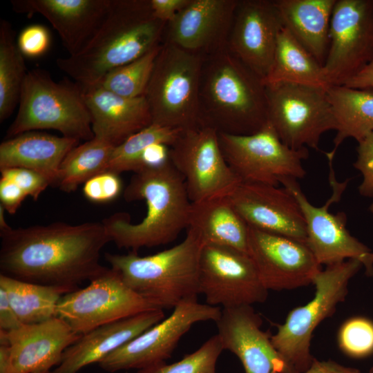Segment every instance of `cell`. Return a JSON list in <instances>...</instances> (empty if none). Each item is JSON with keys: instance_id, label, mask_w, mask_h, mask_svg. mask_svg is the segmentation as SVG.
I'll return each instance as SVG.
<instances>
[{"instance_id": "cell-10", "label": "cell", "mask_w": 373, "mask_h": 373, "mask_svg": "<svg viewBox=\"0 0 373 373\" xmlns=\"http://www.w3.org/2000/svg\"><path fill=\"white\" fill-rule=\"evenodd\" d=\"M329 180L332 193L326 202L314 206L303 192L298 180L282 178L279 183L290 191L300 204L306 223L305 245L320 265L326 266L348 259L358 260L365 267V274L373 277V251L350 234L346 227L344 213L329 211L333 203L338 202L347 187L348 180L338 182L334 175L332 162H329Z\"/></svg>"}, {"instance_id": "cell-6", "label": "cell", "mask_w": 373, "mask_h": 373, "mask_svg": "<svg viewBox=\"0 0 373 373\" xmlns=\"http://www.w3.org/2000/svg\"><path fill=\"white\" fill-rule=\"evenodd\" d=\"M43 129L56 130L79 141L94 137L82 86L66 78L57 82L47 70L35 68L27 73L6 139Z\"/></svg>"}, {"instance_id": "cell-22", "label": "cell", "mask_w": 373, "mask_h": 373, "mask_svg": "<svg viewBox=\"0 0 373 373\" xmlns=\"http://www.w3.org/2000/svg\"><path fill=\"white\" fill-rule=\"evenodd\" d=\"M216 323L224 350L238 357L245 373H291L252 305L222 308Z\"/></svg>"}, {"instance_id": "cell-46", "label": "cell", "mask_w": 373, "mask_h": 373, "mask_svg": "<svg viewBox=\"0 0 373 373\" xmlns=\"http://www.w3.org/2000/svg\"><path fill=\"white\" fill-rule=\"evenodd\" d=\"M303 373H361V371L333 360L319 361L314 358L309 368Z\"/></svg>"}, {"instance_id": "cell-11", "label": "cell", "mask_w": 373, "mask_h": 373, "mask_svg": "<svg viewBox=\"0 0 373 373\" xmlns=\"http://www.w3.org/2000/svg\"><path fill=\"white\" fill-rule=\"evenodd\" d=\"M218 141L224 160L242 182L278 186L282 178L298 180L306 174L302 162L308 149L285 145L269 122L251 135L218 133Z\"/></svg>"}, {"instance_id": "cell-16", "label": "cell", "mask_w": 373, "mask_h": 373, "mask_svg": "<svg viewBox=\"0 0 373 373\" xmlns=\"http://www.w3.org/2000/svg\"><path fill=\"white\" fill-rule=\"evenodd\" d=\"M199 280L200 294L211 306L252 305L264 303L268 296L249 255L230 247L203 246Z\"/></svg>"}, {"instance_id": "cell-21", "label": "cell", "mask_w": 373, "mask_h": 373, "mask_svg": "<svg viewBox=\"0 0 373 373\" xmlns=\"http://www.w3.org/2000/svg\"><path fill=\"white\" fill-rule=\"evenodd\" d=\"M238 0H190L166 24L163 41L202 55L227 46Z\"/></svg>"}, {"instance_id": "cell-37", "label": "cell", "mask_w": 373, "mask_h": 373, "mask_svg": "<svg viewBox=\"0 0 373 373\" xmlns=\"http://www.w3.org/2000/svg\"><path fill=\"white\" fill-rule=\"evenodd\" d=\"M337 343L341 352L353 358L373 354V321L363 316L347 319L340 327Z\"/></svg>"}, {"instance_id": "cell-32", "label": "cell", "mask_w": 373, "mask_h": 373, "mask_svg": "<svg viewBox=\"0 0 373 373\" xmlns=\"http://www.w3.org/2000/svg\"><path fill=\"white\" fill-rule=\"evenodd\" d=\"M24 55L15 40V31L7 20H0V122H4L19 104L27 75Z\"/></svg>"}, {"instance_id": "cell-50", "label": "cell", "mask_w": 373, "mask_h": 373, "mask_svg": "<svg viewBox=\"0 0 373 373\" xmlns=\"http://www.w3.org/2000/svg\"><path fill=\"white\" fill-rule=\"evenodd\" d=\"M368 373H373V366L370 369Z\"/></svg>"}, {"instance_id": "cell-13", "label": "cell", "mask_w": 373, "mask_h": 373, "mask_svg": "<svg viewBox=\"0 0 373 373\" xmlns=\"http://www.w3.org/2000/svg\"><path fill=\"white\" fill-rule=\"evenodd\" d=\"M222 309L203 304L197 298L183 300L164 318L133 340L113 351L98 364L109 372L144 370L166 363L179 341L195 323L216 322Z\"/></svg>"}, {"instance_id": "cell-24", "label": "cell", "mask_w": 373, "mask_h": 373, "mask_svg": "<svg viewBox=\"0 0 373 373\" xmlns=\"http://www.w3.org/2000/svg\"><path fill=\"white\" fill-rule=\"evenodd\" d=\"M82 87L95 137L116 147L152 124L150 108L144 96L124 97L99 84Z\"/></svg>"}, {"instance_id": "cell-2", "label": "cell", "mask_w": 373, "mask_h": 373, "mask_svg": "<svg viewBox=\"0 0 373 373\" xmlns=\"http://www.w3.org/2000/svg\"><path fill=\"white\" fill-rule=\"evenodd\" d=\"M166 23L156 19L150 0H111L102 25L78 53L58 58L57 67L83 86L142 57L164 39Z\"/></svg>"}, {"instance_id": "cell-48", "label": "cell", "mask_w": 373, "mask_h": 373, "mask_svg": "<svg viewBox=\"0 0 373 373\" xmlns=\"http://www.w3.org/2000/svg\"><path fill=\"white\" fill-rule=\"evenodd\" d=\"M43 373H61L59 370L55 368L54 370H49Z\"/></svg>"}, {"instance_id": "cell-5", "label": "cell", "mask_w": 373, "mask_h": 373, "mask_svg": "<svg viewBox=\"0 0 373 373\" xmlns=\"http://www.w3.org/2000/svg\"><path fill=\"white\" fill-rule=\"evenodd\" d=\"M204 246L199 235L188 228L179 244L147 256L106 253V260L124 283L155 307L174 309L200 294V259Z\"/></svg>"}, {"instance_id": "cell-49", "label": "cell", "mask_w": 373, "mask_h": 373, "mask_svg": "<svg viewBox=\"0 0 373 373\" xmlns=\"http://www.w3.org/2000/svg\"><path fill=\"white\" fill-rule=\"evenodd\" d=\"M369 210L370 211V212L373 213V202L370 204Z\"/></svg>"}, {"instance_id": "cell-23", "label": "cell", "mask_w": 373, "mask_h": 373, "mask_svg": "<svg viewBox=\"0 0 373 373\" xmlns=\"http://www.w3.org/2000/svg\"><path fill=\"white\" fill-rule=\"evenodd\" d=\"M111 0H12V10L31 17H44L73 55L81 51L99 29Z\"/></svg>"}, {"instance_id": "cell-34", "label": "cell", "mask_w": 373, "mask_h": 373, "mask_svg": "<svg viewBox=\"0 0 373 373\" xmlns=\"http://www.w3.org/2000/svg\"><path fill=\"white\" fill-rule=\"evenodd\" d=\"M183 130L152 124L135 133L116 146L111 155L107 171L120 174L136 172L144 149L154 143L171 146Z\"/></svg>"}, {"instance_id": "cell-14", "label": "cell", "mask_w": 373, "mask_h": 373, "mask_svg": "<svg viewBox=\"0 0 373 373\" xmlns=\"http://www.w3.org/2000/svg\"><path fill=\"white\" fill-rule=\"evenodd\" d=\"M160 309L130 289L120 276L106 268L83 289L64 295L57 316L79 335L102 325L142 312Z\"/></svg>"}, {"instance_id": "cell-27", "label": "cell", "mask_w": 373, "mask_h": 373, "mask_svg": "<svg viewBox=\"0 0 373 373\" xmlns=\"http://www.w3.org/2000/svg\"><path fill=\"white\" fill-rule=\"evenodd\" d=\"M336 0H276L283 23L323 66L329 46L330 21Z\"/></svg>"}, {"instance_id": "cell-41", "label": "cell", "mask_w": 373, "mask_h": 373, "mask_svg": "<svg viewBox=\"0 0 373 373\" xmlns=\"http://www.w3.org/2000/svg\"><path fill=\"white\" fill-rule=\"evenodd\" d=\"M17 42L24 56L37 57L48 50L50 35L45 26L33 24L27 26L20 32Z\"/></svg>"}, {"instance_id": "cell-42", "label": "cell", "mask_w": 373, "mask_h": 373, "mask_svg": "<svg viewBox=\"0 0 373 373\" xmlns=\"http://www.w3.org/2000/svg\"><path fill=\"white\" fill-rule=\"evenodd\" d=\"M27 196L26 193L13 181L1 177L0 205L5 211L10 214H15Z\"/></svg>"}, {"instance_id": "cell-45", "label": "cell", "mask_w": 373, "mask_h": 373, "mask_svg": "<svg viewBox=\"0 0 373 373\" xmlns=\"http://www.w3.org/2000/svg\"><path fill=\"white\" fill-rule=\"evenodd\" d=\"M22 325L11 307L5 290L0 287V329L12 330Z\"/></svg>"}, {"instance_id": "cell-43", "label": "cell", "mask_w": 373, "mask_h": 373, "mask_svg": "<svg viewBox=\"0 0 373 373\" xmlns=\"http://www.w3.org/2000/svg\"><path fill=\"white\" fill-rule=\"evenodd\" d=\"M171 162L170 146L163 143H154L143 151L137 171L162 167Z\"/></svg>"}, {"instance_id": "cell-18", "label": "cell", "mask_w": 373, "mask_h": 373, "mask_svg": "<svg viewBox=\"0 0 373 373\" xmlns=\"http://www.w3.org/2000/svg\"><path fill=\"white\" fill-rule=\"evenodd\" d=\"M248 227V255L268 291L312 284L322 269L305 243Z\"/></svg>"}, {"instance_id": "cell-33", "label": "cell", "mask_w": 373, "mask_h": 373, "mask_svg": "<svg viewBox=\"0 0 373 373\" xmlns=\"http://www.w3.org/2000/svg\"><path fill=\"white\" fill-rule=\"evenodd\" d=\"M115 148L95 137L77 145L62 162L57 186L70 193L93 176L107 171Z\"/></svg>"}, {"instance_id": "cell-15", "label": "cell", "mask_w": 373, "mask_h": 373, "mask_svg": "<svg viewBox=\"0 0 373 373\" xmlns=\"http://www.w3.org/2000/svg\"><path fill=\"white\" fill-rule=\"evenodd\" d=\"M373 60V0H336L323 65L329 86L344 85Z\"/></svg>"}, {"instance_id": "cell-35", "label": "cell", "mask_w": 373, "mask_h": 373, "mask_svg": "<svg viewBox=\"0 0 373 373\" xmlns=\"http://www.w3.org/2000/svg\"><path fill=\"white\" fill-rule=\"evenodd\" d=\"M162 44L135 60L109 71L97 84L124 97L144 96Z\"/></svg>"}, {"instance_id": "cell-4", "label": "cell", "mask_w": 373, "mask_h": 373, "mask_svg": "<svg viewBox=\"0 0 373 373\" xmlns=\"http://www.w3.org/2000/svg\"><path fill=\"white\" fill-rule=\"evenodd\" d=\"M200 125L246 135L268 122L264 81L227 47L203 57L199 90Z\"/></svg>"}, {"instance_id": "cell-28", "label": "cell", "mask_w": 373, "mask_h": 373, "mask_svg": "<svg viewBox=\"0 0 373 373\" xmlns=\"http://www.w3.org/2000/svg\"><path fill=\"white\" fill-rule=\"evenodd\" d=\"M188 228L199 235L204 245L230 247L248 254L249 227L229 196L191 202Z\"/></svg>"}, {"instance_id": "cell-36", "label": "cell", "mask_w": 373, "mask_h": 373, "mask_svg": "<svg viewBox=\"0 0 373 373\" xmlns=\"http://www.w3.org/2000/svg\"><path fill=\"white\" fill-rule=\"evenodd\" d=\"M223 350L222 341L217 334L209 338L197 350L185 355L175 363L138 370L137 373H216V363Z\"/></svg>"}, {"instance_id": "cell-47", "label": "cell", "mask_w": 373, "mask_h": 373, "mask_svg": "<svg viewBox=\"0 0 373 373\" xmlns=\"http://www.w3.org/2000/svg\"><path fill=\"white\" fill-rule=\"evenodd\" d=\"M344 85L354 88H373V60Z\"/></svg>"}, {"instance_id": "cell-39", "label": "cell", "mask_w": 373, "mask_h": 373, "mask_svg": "<svg viewBox=\"0 0 373 373\" xmlns=\"http://www.w3.org/2000/svg\"><path fill=\"white\" fill-rule=\"evenodd\" d=\"M358 143L353 166L363 176L358 192L363 197L373 198V131Z\"/></svg>"}, {"instance_id": "cell-40", "label": "cell", "mask_w": 373, "mask_h": 373, "mask_svg": "<svg viewBox=\"0 0 373 373\" xmlns=\"http://www.w3.org/2000/svg\"><path fill=\"white\" fill-rule=\"evenodd\" d=\"M0 171L2 178L13 181L34 200H37L41 193L48 186H51L50 181L46 177L33 170L12 167Z\"/></svg>"}, {"instance_id": "cell-9", "label": "cell", "mask_w": 373, "mask_h": 373, "mask_svg": "<svg viewBox=\"0 0 373 373\" xmlns=\"http://www.w3.org/2000/svg\"><path fill=\"white\" fill-rule=\"evenodd\" d=\"M265 86L268 122L282 142L293 149L318 150L323 134L336 129L326 90L294 83Z\"/></svg>"}, {"instance_id": "cell-20", "label": "cell", "mask_w": 373, "mask_h": 373, "mask_svg": "<svg viewBox=\"0 0 373 373\" xmlns=\"http://www.w3.org/2000/svg\"><path fill=\"white\" fill-rule=\"evenodd\" d=\"M229 198L248 226L305 244L304 215L299 203L286 188L241 182Z\"/></svg>"}, {"instance_id": "cell-31", "label": "cell", "mask_w": 373, "mask_h": 373, "mask_svg": "<svg viewBox=\"0 0 373 373\" xmlns=\"http://www.w3.org/2000/svg\"><path fill=\"white\" fill-rule=\"evenodd\" d=\"M0 287L21 324L42 323L57 317V307L69 289L20 280L0 274Z\"/></svg>"}, {"instance_id": "cell-44", "label": "cell", "mask_w": 373, "mask_h": 373, "mask_svg": "<svg viewBox=\"0 0 373 373\" xmlns=\"http://www.w3.org/2000/svg\"><path fill=\"white\" fill-rule=\"evenodd\" d=\"M190 0H150L153 16L166 23L172 21Z\"/></svg>"}, {"instance_id": "cell-7", "label": "cell", "mask_w": 373, "mask_h": 373, "mask_svg": "<svg viewBox=\"0 0 373 373\" xmlns=\"http://www.w3.org/2000/svg\"><path fill=\"white\" fill-rule=\"evenodd\" d=\"M362 267L356 259L326 266L313 280L312 299L291 310L285 322L277 326L271 341L291 373H303L311 365L314 358L310 350L314 331L344 301L350 280Z\"/></svg>"}, {"instance_id": "cell-25", "label": "cell", "mask_w": 373, "mask_h": 373, "mask_svg": "<svg viewBox=\"0 0 373 373\" xmlns=\"http://www.w3.org/2000/svg\"><path fill=\"white\" fill-rule=\"evenodd\" d=\"M164 318V310L154 309L96 327L65 350L57 369L61 373H77L89 364L98 363Z\"/></svg>"}, {"instance_id": "cell-3", "label": "cell", "mask_w": 373, "mask_h": 373, "mask_svg": "<svg viewBox=\"0 0 373 373\" xmlns=\"http://www.w3.org/2000/svg\"><path fill=\"white\" fill-rule=\"evenodd\" d=\"M123 196L127 202L145 200L147 211L135 224L126 213L102 220L111 241L119 249L137 252L142 247L166 245L189 227L191 202L184 179L171 162L135 172Z\"/></svg>"}, {"instance_id": "cell-1", "label": "cell", "mask_w": 373, "mask_h": 373, "mask_svg": "<svg viewBox=\"0 0 373 373\" xmlns=\"http://www.w3.org/2000/svg\"><path fill=\"white\" fill-rule=\"evenodd\" d=\"M0 238L1 274L20 280L75 291L106 269L99 257L111 240L102 222L8 226Z\"/></svg>"}, {"instance_id": "cell-26", "label": "cell", "mask_w": 373, "mask_h": 373, "mask_svg": "<svg viewBox=\"0 0 373 373\" xmlns=\"http://www.w3.org/2000/svg\"><path fill=\"white\" fill-rule=\"evenodd\" d=\"M79 140L37 131L26 132L0 144V170L21 167L33 170L57 186L59 169Z\"/></svg>"}, {"instance_id": "cell-12", "label": "cell", "mask_w": 373, "mask_h": 373, "mask_svg": "<svg viewBox=\"0 0 373 373\" xmlns=\"http://www.w3.org/2000/svg\"><path fill=\"white\" fill-rule=\"evenodd\" d=\"M170 154L193 203L229 196L242 182L224 160L218 132L212 127L183 130L170 146Z\"/></svg>"}, {"instance_id": "cell-17", "label": "cell", "mask_w": 373, "mask_h": 373, "mask_svg": "<svg viewBox=\"0 0 373 373\" xmlns=\"http://www.w3.org/2000/svg\"><path fill=\"white\" fill-rule=\"evenodd\" d=\"M59 317L16 329H0V373H43L59 365L65 350L79 340Z\"/></svg>"}, {"instance_id": "cell-29", "label": "cell", "mask_w": 373, "mask_h": 373, "mask_svg": "<svg viewBox=\"0 0 373 373\" xmlns=\"http://www.w3.org/2000/svg\"><path fill=\"white\" fill-rule=\"evenodd\" d=\"M336 123L334 147L325 153L333 161L340 145L347 138L358 142L373 131V88H354L345 85L330 86L327 90Z\"/></svg>"}, {"instance_id": "cell-38", "label": "cell", "mask_w": 373, "mask_h": 373, "mask_svg": "<svg viewBox=\"0 0 373 373\" xmlns=\"http://www.w3.org/2000/svg\"><path fill=\"white\" fill-rule=\"evenodd\" d=\"M122 189L119 175L105 171L87 180L83 186L84 196L91 202H108L115 199Z\"/></svg>"}, {"instance_id": "cell-30", "label": "cell", "mask_w": 373, "mask_h": 373, "mask_svg": "<svg viewBox=\"0 0 373 373\" xmlns=\"http://www.w3.org/2000/svg\"><path fill=\"white\" fill-rule=\"evenodd\" d=\"M265 85L294 83L323 88L330 86L323 66L283 27L278 35Z\"/></svg>"}, {"instance_id": "cell-8", "label": "cell", "mask_w": 373, "mask_h": 373, "mask_svg": "<svg viewBox=\"0 0 373 373\" xmlns=\"http://www.w3.org/2000/svg\"><path fill=\"white\" fill-rule=\"evenodd\" d=\"M203 57L163 41L144 97L152 124L186 130L200 126Z\"/></svg>"}, {"instance_id": "cell-19", "label": "cell", "mask_w": 373, "mask_h": 373, "mask_svg": "<svg viewBox=\"0 0 373 373\" xmlns=\"http://www.w3.org/2000/svg\"><path fill=\"white\" fill-rule=\"evenodd\" d=\"M283 28L275 1L238 0L227 48L264 81Z\"/></svg>"}]
</instances>
